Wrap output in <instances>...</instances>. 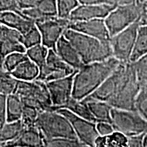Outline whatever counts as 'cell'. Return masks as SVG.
Here are the masks:
<instances>
[{"mask_svg":"<svg viewBox=\"0 0 147 147\" xmlns=\"http://www.w3.org/2000/svg\"><path fill=\"white\" fill-rule=\"evenodd\" d=\"M14 93L21 97L24 105L36 108L40 112L52 108V101L47 83L42 80H18Z\"/></svg>","mask_w":147,"mask_h":147,"instance_id":"5","label":"cell"},{"mask_svg":"<svg viewBox=\"0 0 147 147\" xmlns=\"http://www.w3.org/2000/svg\"><path fill=\"white\" fill-rule=\"evenodd\" d=\"M15 52H26V49L21 42L16 40H0V65L2 67L3 61L7 55Z\"/></svg>","mask_w":147,"mask_h":147,"instance_id":"26","label":"cell"},{"mask_svg":"<svg viewBox=\"0 0 147 147\" xmlns=\"http://www.w3.org/2000/svg\"><path fill=\"white\" fill-rule=\"evenodd\" d=\"M40 111L32 106L24 105L21 121L25 128L35 126Z\"/></svg>","mask_w":147,"mask_h":147,"instance_id":"33","label":"cell"},{"mask_svg":"<svg viewBox=\"0 0 147 147\" xmlns=\"http://www.w3.org/2000/svg\"><path fill=\"white\" fill-rule=\"evenodd\" d=\"M145 133H142L138 135L131 136L127 137V146H143V140L145 136Z\"/></svg>","mask_w":147,"mask_h":147,"instance_id":"38","label":"cell"},{"mask_svg":"<svg viewBox=\"0 0 147 147\" xmlns=\"http://www.w3.org/2000/svg\"><path fill=\"white\" fill-rule=\"evenodd\" d=\"M49 49L42 44H39L29 48L26 50L27 57L34 62L39 67V69L46 63Z\"/></svg>","mask_w":147,"mask_h":147,"instance_id":"27","label":"cell"},{"mask_svg":"<svg viewBox=\"0 0 147 147\" xmlns=\"http://www.w3.org/2000/svg\"><path fill=\"white\" fill-rule=\"evenodd\" d=\"M35 126L41 132L45 140L59 138L78 139L68 119L57 110L40 112Z\"/></svg>","mask_w":147,"mask_h":147,"instance_id":"4","label":"cell"},{"mask_svg":"<svg viewBox=\"0 0 147 147\" xmlns=\"http://www.w3.org/2000/svg\"><path fill=\"white\" fill-rule=\"evenodd\" d=\"M2 125H2V124H1V123H0V128H1V127H2Z\"/></svg>","mask_w":147,"mask_h":147,"instance_id":"44","label":"cell"},{"mask_svg":"<svg viewBox=\"0 0 147 147\" xmlns=\"http://www.w3.org/2000/svg\"><path fill=\"white\" fill-rule=\"evenodd\" d=\"M136 1H144V0H136Z\"/></svg>","mask_w":147,"mask_h":147,"instance_id":"45","label":"cell"},{"mask_svg":"<svg viewBox=\"0 0 147 147\" xmlns=\"http://www.w3.org/2000/svg\"><path fill=\"white\" fill-rule=\"evenodd\" d=\"M95 147L127 146V136L118 131L106 136L99 135L95 141Z\"/></svg>","mask_w":147,"mask_h":147,"instance_id":"21","label":"cell"},{"mask_svg":"<svg viewBox=\"0 0 147 147\" xmlns=\"http://www.w3.org/2000/svg\"><path fill=\"white\" fill-rule=\"evenodd\" d=\"M121 62L111 57L102 61L84 64L75 73L72 97L83 100L91 95L115 70Z\"/></svg>","mask_w":147,"mask_h":147,"instance_id":"2","label":"cell"},{"mask_svg":"<svg viewBox=\"0 0 147 147\" xmlns=\"http://www.w3.org/2000/svg\"><path fill=\"white\" fill-rule=\"evenodd\" d=\"M0 67H1V65H0Z\"/></svg>","mask_w":147,"mask_h":147,"instance_id":"46","label":"cell"},{"mask_svg":"<svg viewBox=\"0 0 147 147\" xmlns=\"http://www.w3.org/2000/svg\"><path fill=\"white\" fill-rule=\"evenodd\" d=\"M55 51L65 63L74 69H79L84 65L75 48L63 35L58 40Z\"/></svg>","mask_w":147,"mask_h":147,"instance_id":"15","label":"cell"},{"mask_svg":"<svg viewBox=\"0 0 147 147\" xmlns=\"http://www.w3.org/2000/svg\"><path fill=\"white\" fill-rule=\"evenodd\" d=\"M5 146H45V139L36 126L25 128L14 140L7 142Z\"/></svg>","mask_w":147,"mask_h":147,"instance_id":"16","label":"cell"},{"mask_svg":"<svg viewBox=\"0 0 147 147\" xmlns=\"http://www.w3.org/2000/svg\"><path fill=\"white\" fill-rule=\"evenodd\" d=\"M25 129L21 120L5 123L0 128V146L15 140Z\"/></svg>","mask_w":147,"mask_h":147,"instance_id":"20","label":"cell"},{"mask_svg":"<svg viewBox=\"0 0 147 147\" xmlns=\"http://www.w3.org/2000/svg\"><path fill=\"white\" fill-rule=\"evenodd\" d=\"M6 95L0 94V123H6Z\"/></svg>","mask_w":147,"mask_h":147,"instance_id":"40","label":"cell"},{"mask_svg":"<svg viewBox=\"0 0 147 147\" xmlns=\"http://www.w3.org/2000/svg\"><path fill=\"white\" fill-rule=\"evenodd\" d=\"M39 73V67L29 58L22 61L10 71V74L14 78L22 81H32L36 80Z\"/></svg>","mask_w":147,"mask_h":147,"instance_id":"18","label":"cell"},{"mask_svg":"<svg viewBox=\"0 0 147 147\" xmlns=\"http://www.w3.org/2000/svg\"><path fill=\"white\" fill-rule=\"evenodd\" d=\"M139 16V9L135 1L125 4H117L104 18L110 37L138 22Z\"/></svg>","mask_w":147,"mask_h":147,"instance_id":"7","label":"cell"},{"mask_svg":"<svg viewBox=\"0 0 147 147\" xmlns=\"http://www.w3.org/2000/svg\"><path fill=\"white\" fill-rule=\"evenodd\" d=\"M140 86L131 62H121L102 85L87 97L105 102L113 108L135 110V100Z\"/></svg>","mask_w":147,"mask_h":147,"instance_id":"1","label":"cell"},{"mask_svg":"<svg viewBox=\"0 0 147 147\" xmlns=\"http://www.w3.org/2000/svg\"><path fill=\"white\" fill-rule=\"evenodd\" d=\"M74 69L60 57L54 49H49L46 63L40 68V73L36 80L45 82L57 80L73 74Z\"/></svg>","mask_w":147,"mask_h":147,"instance_id":"10","label":"cell"},{"mask_svg":"<svg viewBox=\"0 0 147 147\" xmlns=\"http://www.w3.org/2000/svg\"><path fill=\"white\" fill-rule=\"evenodd\" d=\"M147 54V25H139L130 62H135Z\"/></svg>","mask_w":147,"mask_h":147,"instance_id":"23","label":"cell"},{"mask_svg":"<svg viewBox=\"0 0 147 147\" xmlns=\"http://www.w3.org/2000/svg\"><path fill=\"white\" fill-rule=\"evenodd\" d=\"M8 11L23 14L18 0H0V12Z\"/></svg>","mask_w":147,"mask_h":147,"instance_id":"36","label":"cell"},{"mask_svg":"<svg viewBox=\"0 0 147 147\" xmlns=\"http://www.w3.org/2000/svg\"><path fill=\"white\" fill-rule=\"evenodd\" d=\"M36 7L46 18L57 16L56 0H40Z\"/></svg>","mask_w":147,"mask_h":147,"instance_id":"34","label":"cell"},{"mask_svg":"<svg viewBox=\"0 0 147 147\" xmlns=\"http://www.w3.org/2000/svg\"><path fill=\"white\" fill-rule=\"evenodd\" d=\"M45 146L49 147H86L78 139L59 138L45 140Z\"/></svg>","mask_w":147,"mask_h":147,"instance_id":"32","label":"cell"},{"mask_svg":"<svg viewBox=\"0 0 147 147\" xmlns=\"http://www.w3.org/2000/svg\"><path fill=\"white\" fill-rule=\"evenodd\" d=\"M18 82L10 72L0 67V94L8 96L15 93Z\"/></svg>","mask_w":147,"mask_h":147,"instance_id":"25","label":"cell"},{"mask_svg":"<svg viewBox=\"0 0 147 147\" xmlns=\"http://www.w3.org/2000/svg\"><path fill=\"white\" fill-rule=\"evenodd\" d=\"M21 43L26 50L29 48L42 44V37L36 25L24 34H22Z\"/></svg>","mask_w":147,"mask_h":147,"instance_id":"30","label":"cell"},{"mask_svg":"<svg viewBox=\"0 0 147 147\" xmlns=\"http://www.w3.org/2000/svg\"><path fill=\"white\" fill-rule=\"evenodd\" d=\"M69 19L58 16L49 18L36 23L42 37V44L49 49H54L58 40L68 29Z\"/></svg>","mask_w":147,"mask_h":147,"instance_id":"11","label":"cell"},{"mask_svg":"<svg viewBox=\"0 0 147 147\" xmlns=\"http://www.w3.org/2000/svg\"><path fill=\"white\" fill-rule=\"evenodd\" d=\"M80 4H93V3H108L117 4L115 0H78Z\"/></svg>","mask_w":147,"mask_h":147,"instance_id":"42","label":"cell"},{"mask_svg":"<svg viewBox=\"0 0 147 147\" xmlns=\"http://www.w3.org/2000/svg\"><path fill=\"white\" fill-rule=\"evenodd\" d=\"M40 0H18L20 7L22 10L25 8H29L35 7Z\"/></svg>","mask_w":147,"mask_h":147,"instance_id":"41","label":"cell"},{"mask_svg":"<svg viewBox=\"0 0 147 147\" xmlns=\"http://www.w3.org/2000/svg\"><path fill=\"white\" fill-rule=\"evenodd\" d=\"M84 102H87L90 111L94 116L97 122H105L111 124V109L108 103L103 101L95 100L91 97H86Z\"/></svg>","mask_w":147,"mask_h":147,"instance_id":"19","label":"cell"},{"mask_svg":"<svg viewBox=\"0 0 147 147\" xmlns=\"http://www.w3.org/2000/svg\"><path fill=\"white\" fill-rule=\"evenodd\" d=\"M139 25L138 22H136L122 32L110 37V46L113 57L121 63L130 62Z\"/></svg>","mask_w":147,"mask_h":147,"instance_id":"8","label":"cell"},{"mask_svg":"<svg viewBox=\"0 0 147 147\" xmlns=\"http://www.w3.org/2000/svg\"><path fill=\"white\" fill-rule=\"evenodd\" d=\"M68 119L77 138L86 147H95V141L99 136L97 123L78 117L65 108L55 110Z\"/></svg>","mask_w":147,"mask_h":147,"instance_id":"9","label":"cell"},{"mask_svg":"<svg viewBox=\"0 0 147 147\" xmlns=\"http://www.w3.org/2000/svg\"><path fill=\"white\" fill-rule=\"evenodd\" d=\"M0 24L16 29L21 34H24L34 27L36 23L23 14L8 11L0 12Z\"/></svg>","mask_w":147,"mask_h":147,"instance_id":"17","label":"cell"},{"mask_svg":"<svg viewBox=\"0 0 147 147\" xmlns=\"http://www.w3.org/2000/svg\"><path fill=\"white\" fill-rule=\"evenodd\" d=\"M61 108H65L78 117L96 123H97L94 116L90 111L87 102H84V100H77L72 97L67 104H65Z\"/></svg>","mask_w":147,"mask_h":147,"instance_id":"24","label":"cell"},{"mask_svg":"<svg viewBox=\"0 0 147 147\" xmlns=\"http://www.w3.org/2000/svg\"><path fill=\"white\" fill-rule=\"evenodd\" d=\"M117 5L108 3L80 4L71 12L69 20L70 21H82L96 18L104 19Z\"/></svg>","mask_w":147,"mask_h":147,"instance_id":"14","label":"cell"},{"mask_svg":"<svg viewBox=\"0 0 147 147\" xmlns=\"http://www.w3.org/2000/svg\"><path fill=\"white\" fill-rule=\"evenodd\" d=\"M57 16L61 18L69 19L71 12L79 5L78 0H56Z\"/></svg>","mask_w":147,"mask_h":147,"instance_id":"28","label":"cell"},{"mask_svg":"<svg viewBox=\"0 0 147 147\" xmlns=\"http://www.w3.org/2000/svg\"><path fill=\"white\" fill-rule=\"evenodd\" d=\"M135 110L147 121V83L141 84L135 100Z\"/></svg>","mask_w":147,"mask_h":147,"instance_id":"29","label":"cell"},{"mask_svg":"<svg viewBox=\"0 0 147 147\" xmlns=\"http://www.w3.org/2000/svg\"><path fill=\"white\" fill-rule=\"evenodd\" d=\"M77 70L69 76L47 82L53 104L51 110L59 109L72 98L74 76Z\"/></svg>","mask_w":147,"mask_h":147,"instance_id":"12","label":"cell"},{"mask_svg":"<svg viewBox=\"0 0 147 147\" xmlns=\"http://www.w3.org/2000/svg\"><path fill=\"white\" fill-rule=\"evenodd\" d=\"M131 63L135 69L138 81L141 84L147 83V54Z\"/></svg>","mask_w":147,"mask_h":147,"instance_id":"35","label":"cell"},{"mask_svg":"<svg viewBox=\"0 0 147 147\" xmlns=\"http://www.w3.org/2000/svg\"><path fill=\"white\" fill-rule=\"evenodd\" d=\"M24 104L21 98L12 93L7 96L6 99V122H13L21 120Z\"/></svg>","mask_w":147,"mask_h":147,"instance_id":"22","label":"cell"},{"mask_svg":"<svg viewBox=\"0 0 147 147\" xmlns=\"http://www.w3.org/2000/svg\"><path fill=\"white\" fill-rule=\"evenodd\" d=\"M68 29L83 33L99 40L103 43L110 44V36L103 18L82 21H70Z\"/></svg>","mask_w":147,"mask_h":147,"instance_id":"13","label":"cell"},{"mask_svg":"<svg viewBox=\"0 0 147 147\" xmlns=\"http://www.w3.org/2000/svg\"><path fill=\"white\" fill-rule=\"evenodd\" d=\"M110 115L115 131H120L127 137L147 132V121L136 110L112 108Z\"/></svg>","mask_w":147,"mask_h":147,"instance_id":"6","label":"cell"},{"mask_svg":"<svg viewBox=\"0 0 147 147\" xmlns=\"http://www.w3.org/2000/svg\"><path fill=\"white\" fill-rule=\"evenodd\" d=\"M135 2L138 7L140 16L138 18V22L140 25H147V0L144 1H136Z\"/></svg>","mask_w":147,"mask_h":147,"instance_id":"37","label":"cell"},{"mask_svg":"<svg viewBox=\"0 0 147 147\" xmlns=\"http://www.w3.org/2000/svg\"><path fill=\"white\" fill-rule=\"evenodd\" d=\"M63 36L75 48L84 64L102 61L113 57L110 44L71 29H66Z\"/></svg>","mask_w":147,"mask_h":147,"instance_id":"3","label":"cell"},{"mask_svg":"<svg viewBox=\"0 0 147 147\" xmlns=\"http://www.w3.org/2000/svg\"><path fill=\"white\" fill-rule=\"evenodd\" d=\"M97 130L100 136L108 135L115 131L111 124L105 122L97 123Z\"/></svg>","mask_w":147,"mask_h":147,"instance_id":"39","label":"cell"},{"mask_svg":"<svg viewBox=\"0 0 147 147\" xmlns=\"http://www.w3.org/2000/svg\"><path fill=\"white\" fill-rule=\"evenodd\" d=\"M135 0H115L117 4H125V3H129L134 2Z\"/></svg>","mask_w":147,"mask_h":147,"instance_id":"43","label":"cell"},{"mask_svg":"<svg viewBox=\"0 0 147 147\" xmlns=\"http://www.w3.org/2000/svg\"><path fill=\"white\" fill-rule=\"evenodd\" d=\"M27 59L28 57L25 53L15 52L10 53L5 57L2 63V67L5 70L10 72L18 64Z\"/></svg>","mask_w":147,"mask_h":147,"instance_id":"31","label":"cell"}]
</instances>
